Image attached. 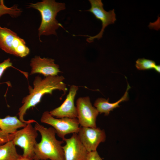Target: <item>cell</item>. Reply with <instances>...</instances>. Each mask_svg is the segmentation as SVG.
I'll list each match as a JSON object with an SVG mask.
<instances>
[{"label": "cell", "instance_id": "8992f818", "mask_svg": "<svg viewBox=\"0 0 160 160\" xmlns=\"http://www.w3.org/2000/svg\"><path fill=\"white\" fill-rule=\"evenodd\" d=\"M40 121L52 126L55 130L57 136L62 139L68 134L77 133L80 128L77 118H55L48 111L43 113Z\"/></svg>", "mask_w": 160, "mask_h": 160}, {"label": "cell", "instance_id": "ffe728a7", "mask_svg": "<svg viewBox=\"0 0 160 160\" xmlns=\"http://www.w3.org/2000/svg\"><path fill=\"white\" fill-rule=\"evenodd\" d=\"M85 160H103L97 151L89 152Z\"/></svg>", "mask_w": 160, "mask_h": 160}, {"label": "cell", "instance_id": "44dd1931", "mask_svg": "<svg viewBox=\"0 0 160 160\" xmlns=\"http://www.w3.org/2000/svg\"><path fill=\"white\" fill-rule=\"evenodd\" d=\"M16 160H37L27 157H25L21 155Z\"/></svg>", "mask_w": 160, "mask_h": 160}, {"label": "cell", "instance_id": "d6986e66", "mask_svg": "<svg viewBox=\"0 0 160 160\" xmlns=\"http://www.w3.org/2000/svg\"><path fill=\"white\" fill-rule=\"evenodd\" d=\"M14 135V134H7L0 129V144H4L12 140Z\"/></svg>", "mask_w": 160, "mask_h": 160}, {"label": "cell", "instance_id": "8fae6325", "mask_svg": "<svg viewBox=\"0 0 160 160\" xmlns=\"http://www.w3.org/2000/svg\"><path fill=\"white\" fill-rule=\"evenodd\" d=\"M78 89L77 86L71 85L65 101L60 106L49 111L50 114L57 118H77V112L74 104V99Z\"/></svg>", "mask_w": 160, "mask_h": 160}, {"label": "cell", "instance_id": "7c38bea8", "mask_svg": "<svg viewBox=\"0 0 160 160\" xmlns=\"http://www.w3.org/2000/svg\"><path fill=\"white\" fill-rule=\"evenodd\" d=\"M30 65L31 68L30 75L40 73L46 77L58 75L61 72L59 65L51 58L35 56L31 59Z\"/></svg>", "mask_w": 160, "mask_h": 160}, {"label": "cell", "instance_id": "30bf717a", "mask_svg": "<svg viewBox=\"0 0 160 160\" xmlns=\"http://www.w3.org/2000/svg\"><path fill=\"white\" fill-rule=\"evenodd\" d=\"M65 143L63 146L65 160H85L88 152L80 140L77 133L71 137L62 139Z\"/></svg>", "mask_w": 160, "mask_h": 160}, {"label": "cell", "instance_id": "5bb4252c", "mask_svg": "<svg viewBox=\"0 0 160 160\" xmlns=\"http://www.w3.org/2000/svg\"><path fill=\"white\" fill-rule=\"evenodd\" d=\"M27 124L22 122L17 116H7L0 118V129L8 134H14L18 129L24 127Z\"/></svg>", "mask_w": 160, "mask_h": 160}, {"label": "cell", "instance_id": "5b68a950", "mask_svg": "<svg viewBox=\"0 0 160 160\" xmlns=\"http://www.w3.org/2000/svg\"><path fill=\"white\" fill-rule=\"evenodd\" d=\"M32 123H28L22 129L17 130L14 134L12 141L15 145L23 149V156L34 159V149L38 133Z\"/></svg>", "mask_w": 160, "mask_h": 160}, {"label": "cell", "instance_id": "ac0fdd59", "mask_svg": "<svg viewBox=\"0 0 160 160\" xmlns=\"http://www.w3.org/2000/svg\"><path fill=\"white\" fill-rule=\"evenodd\" d=\"M12 63L11 62L9 58L4 60L3 62L0 63V79L2 76L4 71L8 68L12 67ZM1 83H0V84Z\"/></svg>", "mask_w": 160, "mask_h": 160}, {"label": "cell", "instance_id": "3957f363", "mask_svg": "<svg viewBox=\"0 0 160 160\" xmlns=\"http://www.w3.org/2000/svg\"><path fill=\"white\" fill-rule=\"evenodd\" d=\"M28 8L36 9L40 13L41 22L38 29L39 37L42 35L56 36V30L59 27H63L56 19V17L58 12L65 9L64 3L54 0H43L35 3H30Z\"/></svg>", "mask_w": 160, "mask_h": 160}, {"label": "cell", "instance_id": "9c48e42d", "mask_svg": "<svg viewBox=\"0 0 160 160\" xmlns=\"http://www.w3.org/2000/svg\"><path fill=\"white\" fill-rule=\"evenodd\" d=\"M81 143L88 152L97 151L100 144L105 141L104 130L99 127H80L77 133Z\"/></svg>", "mask_w": 160, "mask_h": 160}, {"label": "cell", "instance_id": "ba28073f", "mask_svg": "<svg viewBox=\"0 0 160 160\" xmlns=\"http://www.w3.org/2000/svg\"><path fill=\"white\" fill-rule=\"evenodd\" d=\"M89 1L91 4V7L86 11L91 12L96 19L100 20L102 25L101 31L97 35L93 36H84L89 37L87 41L89 42H91L95 39H99L101 38L105 27L109 24L114 23L116 19L114 9H113L108 12L105 10L101 0H89Z\"/></svg>", "mask_w": 160, "mask_h": 160}, {"label": "cell", "instance_id": "52a82bcc", "mask_svg": "<svg viewBox=\"0 0 160 160\" xmlns=\"http://www.w3.org/2000/svg\"><path fill=\"white\" fill-rule=\"evenodd\" d=\"M77 119L81 127H96L97 118L99 113L93 106L89 97L79 98L76 102Z\"/></svg>", "mask_w": 160, "mask_h": 160}, {"label": "cell", "instance_id": "4fadbf2b", "mask_svg": "<svg viewBox=\"0 0 160 160\" xmlns=\"http://www.w3.org/2000/svg\"><path fill=\"white\" fill-rule=\"evenodd\" d=\"M130 86L128 83L126 91L123 97L120 100L114 103L109 102V98L106 99L103 98H99L95 101L94 105L100 113H104L105 116H108L111 111L119 107V104L123 102L127 101L129 99L128 92Z\"/></svg>", "mask_w": 160, "mask_h": 160}, {"label": "cell", "instance_id": "7a4b0ae2", "mask_svg": "<svg viewBox=\"0 0 160 160\" xmlns=\"http://www.w3.org/2000/svg\"><path fill=\"white\" fill-rule=\"evenodd\" d=\"M34 127L40 134V142L34 149V159L37 160H65L62 144L64 142L57 140L56 132L52 127L47 128L35 122Z\"/></svg>", "mask_w": 160, "mask_h": 160}, {"label": "cell", "instance_id": "6da1fadb", "mask_svg": "<svg viewBox=\"0 0 160 160\" xmlns=\"http://www.w3.org/2000/svg\"><path fill=\"white\" fill-rule=\"evenodd\" d=\"M64 79L62 76H48L44 79L39 76H36L33 83V88L29 85V94L23 98L22 101L23 105L18 110V114L20 121L26 124L36 122L33 119L25 120L24 116L28 110L40 102L44 95H52L55 90L62 91L63 95H65L67 88L63 82Z\"/></svg>", "mask_w": 160, "mask_h": 160}, {"label": "cell", "instance_id": "277c9868", "mask_svg": "<svg viewBox=\"0 0 160 160\" xmlns=\"http://www.w3.org/2000/svg\"><path fill=\"white\" fill-rule=\"evenodd\" d=\"M0 48L7 53L21 57L26 56L30 52L23 39L11 30L0 26Z\"/></svg>", "mask_w": 160, "mask_h": 160}, {"label": "cell", "instance_id": "9a60e30c", "mask_svg": "<svg viewBox=\"0 0 160 160\" xmlns=\"http://www.w3.org/2000/svg\"><path fill=\"white\" fill-rule=\"evenodd\" d=\"M21 155L12 140L0 144V160H16Z\"/></svg>", "mask_w": 160, "mask_h": 160}, {"label": "cell", "instance_id": "e0dca14e", "mask_svg": "<svg viewBox=\"0 0 160 160\" xmlns=\"http://www.w3.org/2000/svg\"><path fill=\"white\" fill-rule=\"evenodd\" d=\"M136 63V67L140 70L154 69L156 65L154 61L144 58L138 59Z\"/></svg>", "mask_w": 160, "mask_h": 160}, {"label": "cell", "instance_id": "7402d4cb", "mask_svg": "<svg viewBox=\"0 0 160 160\" xmlns=\"http://www.w3.org/2000/svg\"><path fill=\"white\" fill-rule=\"evenodd\" d=\"M154 70L158 73H160V65H156L155 68Z\"/></svg>", "mask_w": 160, "mask_h": 160}, {"label": "cell", "instance_id": "2e32d148", "mask_svg": "<svg viewBox=\"0 0 160 160\" xmlns=\"http://www.w3.org/2000/svg\"><path fill=\"white\" fill-rule=\"evenodd\" d=\"M22 12V9L16 4L8 7L4 4L3 1H0V17L4 15L8 14L12 17L16 18L20 16Z\"/></svg>", "mask_w": 160, "mask_h": 160}]
</instances>
